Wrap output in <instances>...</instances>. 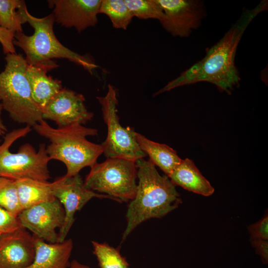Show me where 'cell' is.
<instances>
[{
  "mask_svg": "<svg viewBox=\"0 0 268 268\" xmlns=\"http://www.w3.org/2000/svg\"><path fill=\"white\" fill-rule=\"evenodd\" d=\"M135 161L107 158L90 167L84 186L95 192L106 195L118 202H128L134 197L137 188Z\"/></svg>",
  "mask_w": 268,
  "mask_h": 268,
  "instance_id": "obj_7",
  "label": "cell"
},
{
  "mask_svg": "<svg viewBox=\"0 0 268 268\" xmlns=\"http://www.w3.org/2000/svg\"><path fill=\"white\" fill-rule=\"evenodd\" d=\"M0 206L16 216L22 210L15 180L0 176Z\"/></svg>",
  "mask_w": 268,
  "mask_h": 268,
  "instance_id": "obj_23",
  "label": "cell"
},
{
  "mask_svg": "<svg viewBox=\"0 0 268 268\" xmlns=\"http://www.w3.org/2000/svg\"><path fill=\"white\" fill-rule=\"evenodd\" d=\"M20 227L18 216L0 206V233H10Z\"/></svg>",
  "mask_w": 268,
  "mask_h": 268,
  "instance_id": "obj_25",
  "label": "cell"
},
{
  "mask_svg": "<svg viewBox=\"0 0 268 268\" xmlns=\"http://www.w3.org/2000/svg\"><path fill=\"white\" fill-rule=\"evenodd\" d=\"M40 135L48 138L50 144L46 148L51 160L63 162L67 169V178L78 174L85 167H91L97 163L99 156L103 153L101 144L91 142L87 136L98 135L96 129L87 128L76 123L58 128L50 126L42 120L33 126Z\"/></svg>",
  "mask_w": 268,
  "mask_h": 268,
  "instance_id": "obj_4",
  "label": "cell"
},
{
  "mask_svg": "<svg viewBox=\"0 0 268 268\" xmlns=\"http://www.w3.org/2000/svg\"><path fill=\"white\" fill-rule=\"evenodd\" d=\"M168 178L174 185L194 193L207 197L214 192L209 182L189 158L182 160Z\"/></svg>",
  "mask_w": 268,
  "mask_h": 268,
  "instance_id": "obj_16",
  "label": "cell"
},
{
  "mask_svg": "<svg viewBox=\"0 0 268 268\" xmlns=\"http://www.w3.org/2000/svg\"><path fill=\"white\" fill-rule=\"evenodd\" d=\"M25 2L20 0H0V26L14 34L22 32L25 23L18 9Z\"/></svg>",
  "mask_w": 268,
  "mask_h": 268,
  "instance_id": "obj_21",
  "label": "cell"
},
{
  "mask_svg": "<svg viewBox=\"0 0 268 268\" xmlns=\"http://www.w3.org/2000/svg\"><path fill=\"white\" fill-rule=\"evenodd\" d=\"M99 13L106 15L116 29L127 30L133 16L124 0H102Z\"/></svg>",
  "mask_w": 268,
  "mask_h": 268,
  "instance_id": "obj_20",
  "label": "cell"
},
{
  "mask_svg": "<svg viewBox=\"0 0 268 268\" xmlns=\"http://www.w3.org/2000/svg\"><path fill=\"white\" fill-rule=\"evenodd\" d=\"M31 131V127L14 130L7 134L0 145V176L13 180L32 179L47 182L50 178L48 163L51 159L45 145L40 144L38 152L29 143L21 145L17 153L9 148L17 139Z\"/></svg>",
  "mask_w": 268,
  "mask_h": 268,
  "instance_id": "obj_6",
  "label": "cell"
},
{
  "mask_svg": "<svg viewBox=\"0 0 268 268\" xmlns=\"http://www.w3.org/2000/svg\"><path fill=\"white\" fill-rule=\"evenodd\" d=\"M18 10L25 23H28L34 30L30 36L23 32L14 34L13 44L25 53L28 65L48 72L58 67L53 59H65L82 67L90 74L98 67L92 59L73 52L58 40L54 32L55 20L53 14L42 18L36 17L28 12L25 2Z\"/></svg>",
  "mask_w": 268,
  "mask_h": 268,
  "instance_id": "obj_3",
  "label": "cell"
},
{
  "mask_svg": "<svg viewBox=\"0 0 268 268\" xmlns=\"http://www.w3.org/2000/svg\"><path fill=\"white\" fill-rule=\"evenodd\" d=\"M134 17L140 19H154L159 21L164 12L157 0H124Z\"/></svg>",
  "mask_w": 268,
  "mask_h": 268,
  "instance_id": "obj_24",
  "label": "cell"
},
{
  "mask_svg": "<svg viewBox=\"0 0 268 268\" xmlns=\"http://www.w3.org/2000/svg\"><path fill=\"white\" fill-rule=\"evenodd\" d=\"M0 72V101L2 109L19 123L33 126L42 120L41 109L33 99L25 72L28 65L21 54H8Z\"/></svg>",
  "mask_w": 268,
  "mask_h": 268,
  "instance_id": "obj_5",
  "label": "cell"
},
{
  "mask_svg": "<svg viewBox=\"0 0 268 268\" xmlns=\"http://www.w3.org/2000/svg\"><path fill=\"white\" fill-rule=\"evenodd\" d=\"M2 110V106L0 103V135L4 134L6 131V128L4 125L1 119V112Z\"/></svg>",
  "mask_w": 268,
  "mask_h": 268,
  "instance_id": "obj_29",
  "label": "cell"
},
{
  "mask_svg": "<svg viewBox=\"0 0 268 268\" xmlns=\"http://www.w3.org/2000/svg\"><path fill=\"white\" fill-rule=\"evenodd\" d=\"M101 107L104 121L107 127V135L101 144L103 153L107 158H123L134 161L143 158L146 154L141 150L134 130L123 127L118 115L117 89L109 84L104 96L96 97Z\"/></svg>",
  "mask_w": 268,
  "mask_h": 268,
  "instance_id": "obj_8",
  "label": "cell"
},
{
  "mask_svg": "<svg viewBox=\"0 0 268 268\" xmlns=\"http://www.w3.org/2000/svg\"><path fill=\"white\" fill-rule=\"evenodd\" d=\"M251 239L268 240V216L266 214L260 221L248 227Z\"/></svg>",
  "mask_w": 268,
  "mask_h": 268,
  "instance_id": "obj_26",
  "label": "cell"
},
{
  "mask_svg": "<svg viewBox=\"0 0 268 268\" xmlns=\"http://www.w3.org/2000/svg\"><path fill=\"white\" fill-rule=\"evenodd\" d=\"M34 255V236L26 229L0 235V268H26Z\"/></svg>",
  "mask_w": 268,
  "mask_h": 268,
  "instance_id": "obj_14",
  "label": "cell"
},
{
  "mask_svg": "<svg viewBox=\"0 0 268 268\" xmlns=\"http://www.w3.org/2000/svg\"><path fill=\"white\" fill-rule=\"evenodd\" d=\"M0 234H1L0 233Z\"/></svg>",
  "mask_w": 268,
  "mask_h": 268,
  "instance_id": "obj_31",
  "label": "cell"
},
{
  "mask_svg": "<svg viewBox=\"0 0 268 268\" xmlns=\"http://www.w3.org/2000/svg\"><path fill=\"white\" fill-rule=\"evenodd\" d=\"M53 194L62 204L65 213L64 223L58 232V242H62L66 239L74 222L75 213L91 199L97 198L114 200L109 196L87 189L79 174L70 178L65 176L61 177V181L55 189Z\"/></svg>",
  "mask_w": 268,
  "mask_h": 268,
  "instance_id": "obj_10",
  "label": "cell"
},
{
  "mask_svg": "<svg viewBox=\"0 0 268 268\" xmlns=\"http://www.w3.org/2000/svg\"><path fill=\"white\" fill-rule=\"evenodd\" d=\"M60 181L61 177L51 183L28 179L16 180L22 210L55 198L54 191Z\"/></svg>",
  "mask_w": 268,
  "mask_h": 268,
  "instance_id": "obj_19",
  "label": "cell"
},
{
  "mask_svg": "<svg viewBox=\"0 0 268 268\" xmlns=\"http://www.w3.org/2000/svg\"><path fill=\"white\" fill-rule=\"evenodd\" d=\"M14 34L0 26V43L4 54L16 53L13 44Z\"/></svg>",
  "mask_w": 268,
  "mask_h": 268,
  "instance_id": "obj_27",
  "label": "cell"
},
{
  "mask_svg": "<svg viewBox=\"0 0 268 268\" xmlns=\"http://www.w3.org/2000/svg\"><path fill=\"white\" fill-rule=\"evenodd\" d=\"M85 100L82 94L62 88L42 109L43 119L55 122L58 128L84 124L93 117V113L87 109Z\"/></svg>",
  "mask_w": 268,
  "mask_h": 268,
  "instance_id": "obj_12",
  "label": "cell"
},
{
  "mask_svg": "<svg viewBox=\"0 0 268 268\" xmlns=\"http://www.w3.org/2000/svg\"><path fill=\"white\" fill-rule=\"evenodd\" d=\"M252 246L256 253L260 256L262 263L267 265L268 263V241L261 239L250 238Z\"/></svg>",
  "mask_w": 268,
  "mask_h": 268,
  "instance_id": "obj_28",
  "label": "cell"
},
{
  "mask_svg": "<svg viewBox=\"0 0 268 268\" xmlns=\"http://www.w3.org/2000/svg\"><path fill=\"white\" fill-rule=\"evenodd\" d=\"M92 244L100 268H129L126 258L118 249L106 243L92 241Z\"/></svg>",
  "mask_w": 268,
  "mask_h": 268,
  "instance_id": "obj_22",
  "label": "cell"
},
{
  "mask_svg": "<svg viewBox=\"0 0 268 268\" xmlns=\"http://www.w3.org/2000/svg\"><path fill=\"white\" fill-rule=\"evenodd\" d=\"M267 7L268 2L264 0L254 8L244 12L223 37L208 49L202 59L169 81L153 95L201 81L211 83L219 90L230 93L234 87L239 85L240 80L235 65L238 44L252 20Z\"/></svg>",
  "mask_w": 268,
  "mask_h": 268,
  "instance_id": "obj_1",
  "label": "cell"
},
{
  "mask_svg": "<svg viewBox=\"0 0 268 268\" xmlns=\"http://www.w3.org/2000/svg\"><path fill=\"white\" fill-rule=\"evenodd\" d=\"M135 163L138 181L135 196L130 201L126 213L127 224L123 240L141 223L161 218L182 203L175 185L168 177L160 175L150 160L140 158Z\"/></svg>",
  "mask_w": 268,
  "mask_h": 268,
  "instance_id": "obj_2",
  "label": "cell"
},
{
  "mask_svg": "<svg viewBox=\"0 0 268 268\" xmlns=\"http://www.w3.org/2000/svg\"><path fill=\"white\" fill-rule=\"evenodd\" d=\"M55 22L80 33L98 23L97 15L102 0H51Z\"/></svg>",
  "mask_w": 268,
  "mask_h": 268,
  "instance_id": "obj_13",
  "label": "cell"
},
{
  "mask_svg": "<svg viewBox=\"0 0 268 268\" xmlns=\"http://www.w3.org/2000/svg\"><path fill=\"white\" fill-rule=\"evenodd\" d=\"M65 217L64 208L56 198L23 209L18 214L21 227L50 243L58 242V233Z\"/></svg>",
  "mask_w": 268,
  "mask_h": 268,
  "instance_id": "obj_9",
  "label": "cell"
},
{
  "mask_svg": "<svg viewBox=\"0 0 268 268\" xmlns=\"http://www.w3.org/2000/svg\"><path fill=\"white\" fill-rule=\"evenodd\" d=\"M47 72L40 67L28 65L25 72L33 99L41 110L62 89L61 81L48 76Z\"/></svg>",
  "mask_w": 268,
  "mask_h": 268,
  "instance_id": "obj_17",
  "label": "cell"
},
{
  "mask_svg": "<svg viewBox=\"0 0 268 268\" xmlns=\"http://www.w3.org/2000/svg\"><path fill=\"white\" fill-rule=\"evenodd\" d=\"M34 236L35 255L32 263L26 268H68L73 249L71 239L50 243Z\"/></svg>",
  "mask_w": 268,
  "mask_h": 268,
  "instance_id": "obj_15",
  "label": "cell"
},
{
  "mask_svg": "<svg viewBox=\"0 0 268 268\" xmlns=\"http://www.w3.org/2000/svg\"><path fill=\"white\" fill-rule=\"evenodd\" d=\"M69 267L70 268H89L88 266L81 264L75 260L71 262Z\"/></svg>",
  "mask_w": 268,
  "mask_h": 268,
  "instance_id": "obj_30",
  "label": "cell"
},
{
  "mask_svg": "<svg viewBox=\"0 0 268 268\" xmlns=\"http://www.w3.org/2000/svg\"><path fill=\"white\" fill-rule=\"evenodd\" d=\"M136 138L141 150L149 156V160L159 167L167 177L182 161L176 151L166 144L152 141L137 133Z\"/></svg>",
  "mask_w": 268,
  "mask_h": 268,
  "instance_id": "obj_18",
  "label": "cell"
},
{
  "mask_svg": "<svg viewBox=\"0 0 268 268\" xmlns=\"http://www.w3.org/2000/svg\"><path fill=\"white\" fill-rule=\"evenodd\" d=\"M164 15L162 27L173 36L188 37L198 28L203 14L202 2L196 0H157Z\"/></svg>",
  "mask_w": 268,
  "mask_h": 268,
  "instance_id": "obj_11",
  "label": "cell"
}]
</instances>
